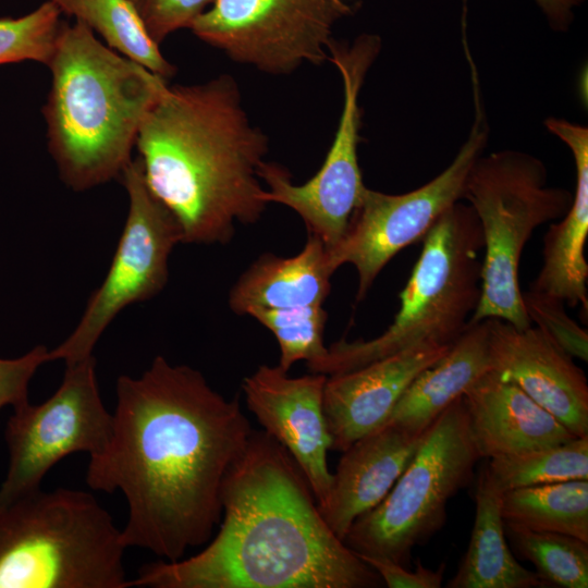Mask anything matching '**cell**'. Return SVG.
I'll use <instances>...</instances> for the list:
<instances>
[{"label": "cell", "instance_id": "5", "mask_svg": "<svg viewBox=\"0 0 588 588\" xmlns=\"http://www.w3.org/2000/svg\"><path fill=\"white\" fill-rule=\"evenodd\" d=\"M125 550L86 491L39 488L0 506V588H128Z\"/></svg>", "mask_w": 588, "mask_h": 588}, {"label": "cell", "instance_id": "11", "mask_svg": "<svg viewBox=\"0 0 588 588\" xmlns=\"http://www.w3.org/2000/svg\"><path fill=\"white\" fill-rule=\"evenodd\" d=\"M475 103L476 119L469 136L446 169L405 194H385L366 187L343 237L326 248L333 272L345 264L355 267L358 302L365 298L387 264L402 249L424 238L436 221L463 197L468 172L488 138L477 89Z\"/></svg>", "mask_w": 588, "mask_h": 588}, {"label": "cell", "instance_id": "9", "mask_svg": "<svg viewBox=\"0 0 588 588\" xmlns=\"http://www.w3.org/2000/svg\"><path fill=\"white\" fill-rule=\"evenodd\" d=\"M128 211L112 261L91 293L71 334L48 352V362L75 363L93 355L100 336L127 306L159 294L169 278V257L182 243L181 228L150 191L138 157L122 172Z\"/></svg>", "mask_w": 588, "mask_h": 588}, {"label": "cell", "instance_id": "15", "mask_svg": "<svg viewBox=\"0 0 588 588\" xmlns=\"http://www.w3.org/2000/svg\"><path fill=\"white\" fill-rule=\"evenodd\" d=\"M492 370L519 387L573 436L588 434V382L573 356L538 327L489 318Z\"/></svg>", "mask_w": 588, "mask_h": 588}, {"label": "cell", "instance_id": "4", "mask_svg": "<svg viewBox=\"0 0 588 588\" xmlns=\"http://www.w3.org/2000/svg\"><path fill=\"white\" fill-rule=\"evenodd\" d=\"M47 66L52 79L42 112L60 177L77 192L120 179L167 79L78 21L62 24Z\"/></svg>", "mask_w": 588, "mask_h": 588}, {"label": "cell", "instance_id": "3", "mask_svg": "<svg viewBox=\"0 0 588 588\" xmlns=\"http://www.w3.org/2000/svg\"><path fill=\"white\" fill-rule=\"evenodd\" d=\"M150 191L170 210L182 243L226 244L268 203L259 170L268 137L248 119L234 79L167 86L136 139Z\"/></svg>", "mask_w": 588, "mask_h": 588}, {"label": "cell", "instance_id": "22", "mask_svg": "<svg viewBox=\"0 0 588 588\" xmlns=\"http://www.w3.org/2000/svg\"><path fill=\"white\" fill-rule=\"evenodd\" d=\"M502 491L493 481L487 463L475 489V520L467 550L449 588H542L547 584L536 572L522 566L504 532Z\"/></svg>", "mask_w": 588, "mask_h": 588}, {"label": "cell", "instance_id": "17", "mask_svg": "<svg viewBox=\"0 0 588 588\" xmlns=\"http://www.w3.org/2000/svg\"><path fill=\"white\" fill-rule=\"evenodd\" d=\"M426 432L416 434L387 421L342 452L327 500L319 507L327 525L341 540L358 517L387 497Z\"/></svg>", "mask_w": 588, "mask_h": 588}, {"label": "cell", "instance_id": "19", "mask_svg": "<svg viewBox=\"0 0 588 588\" xmlns=\"http://www.w3.org/2000/svg\"><path fill=\"white\" fill-rule=\"evenodd\" d=\"M548 130L572 151L576 167V191L563 218L543 237L542 266L531 291L562 301L569 307L588 308V264L585 244L588 236V128L549 118Z\"/></svg>", "mask_w": 588, "mask_h": 588}, {"label": "cell", "instance_id": "7", "mask_svg": "<svg viewBox=\"0 0 588 588\" xmlns=\"http://www.w3.org/2000/svg\"><path fill=\"white\" fill-rule=\"evenodd\" d=\"M462 198L483 238L481 294L469 322L498 318L517 329L530 327L518 282L522 254L536 229L564 217L572 194L547 185L538 158L506 150L476 159Z\"/></svg>", "mask_w": 588, "mask_h": 588}, {"label": "cell", "instance_id": "2", "mask_svg": "<svg viewBox=\"0 0 588 588\" xmlns=\"http://www.w3.org/2000/svg\"><path fill=\"white\" fill-rule=\"evenodd\" d=\"M223 520L197 554L143 565L132 587L376 588L379 574L323 519L295 461L265 431H252L228 470Z\"/></svg>", "mask_w": 588, "mask_h": 588}, {"label": "cell", "instance_id": "21", "mask_svg": "<svg viewBox=\"0 0 588 588\" xmlns=\"http://www.w3.org/2000/svg\"><path fill=\"white\" fill-rule=\"evenodd\" d=\"M488 338L487 319L469 322L449 351L413 380L387 421L424 434L475 380L492 369Z\"/></svg>", "mask_w": 588, "mask_h": 588}, {"label": "cell", "instance_id": "20", "mask_svg": "<svg viewBox=\"0 0 588 588\" xmlns=\"http://www.w3.org/2000/svg\"><path fill=\"white\" fill-rule=\"evenodd\" d=\"M330 269L324 244L308 234L303 249L292 257L264 254L237 279L229 305L237 315L257 309L322 305L330 294Z\"/></svg>", "mask_w": 588, "mask_h": 588}, {"label": "cell", "instance_id": "1", "mask_svg": "<svg viewBox=\"0 0 588 588\" xmlns=\"http://www.w3.org/2000/svg\"><path fill=\"white\" fill-rule=\"evenodd\" d=\"M115 396L110 439L89 456L86 483L122 492L126 549L177 561L210 540L222 515L225 475L253 429L237 399H225L198 370L163 356L139 377L120 376Z\"/></svg>", "mask_w": 588, "mask_h": 588}, {"label": "cell", "instance_id": "23", "mask_svg": "<svg viewBox=\"0 0 588 588\" xmlns=\"http://www.w3.org/2000/svg\"><path fill=\"white\" fill-rule=\"evenodd\" d=\"M504 522L560 532L588 542V480L515 488L502 492Z\"/></svg>", "mask_w": 588, "mask_h": 588}, {"label": "cell", "instance_id": "26", "mask_svg": "<svg viewBox=\"0 0 588 588\" xmlns=\"http://www.w3.org/2000/svg\"><path fill=\"white\" fill-rule=\"evenodd\" d=\"M504 532L515 553L535 566L536 574L547 586L588 587L587 541L507 522H504Z\"/></svg>", "mask_w": 588, "mask_h": 588}, {"label": "cell", "instance_id": "6", "mask_svg": "<svg viewBox=\"0 0 588 588\" xmlns=\"http://www.w3.org/2000/svg\"><path fill=\"white\" fill-rule=\"evenodd\" d=\"M422 240L388 329L370 340L333 343L321 358L307 365L310 372H347L421 343L451 345L462 334L481 294L479 221L469 205L457 201Z\"/></svg>", "mask_w": 588, "mask_h": 588}, {"label": "cell", "instance_id": "27", "mask_svg": "<svg viewBox=\"0 0 588 588\" xmlns=\"http://www.w3.org/2000/svg\"><path fill=\"white\" fill-rule=\"evenodd\" d=\"M249 316L273 333L280 346L279 366L286 371L298 360L310 364L327 353L323 332L328 315L322 305L257 309Z\"/></svg>", "mask_w": 588, "mask_h": 588}, {"label": "cell", "instance_id": "16", "mask_svg": "<svg viewBox=\"0 0 588 588\" xmlns=\"http://www.w3.org/2000/svg\"><path fill=\"white\" fill-rule=\"evenodd\" d=\"M451 345L421 343L357 369L327 376L323 413L331 450L343 452L382 426L413 380Z\"/></svg>", "mask_w": 588, "mask_h": 588}, {"label": "cell", "instance_id": "13", "mask_svg": "<svg viewBox=\"0 0 588 588\" xmlns=\"http://www.w3.org/2000/svg\"><path fill=\"white\" fill-rule=\"evenodd\" d=\"M113 416L100 396L94 355L65 364L54 393L38 405L13 408L5 425L9 467L0 486V506L40 488L45 475L75 453L100 452L112 431Z\"/></svg>", "mask_w": 588, "mask_h": 588}, {"label": "cell", "instance_id": "12", "mask_svg": "<svg viewBox=\"0 0 588 588\" xmlns=\"http://www.w3.org/2000/svg\"><path fill=\"white\" fill-rule=\"evenodd\" d=\"M353 0H215L191 25L232 60L269 74L329 60L332 29Z\"/></svg>", "mask_w": 588, "mask_h": 588}, {"label": "cell", "instance_id": "14", "mask_svg": "<svg viewBox=\"0 0 588 588\" xmlns=\"http://www.w3.org/2000/svg\"><path fill=\"white\" fill-rule=\"evenodd\" d=\"M326 380L323 373L292 378L279 365H261L242 383L248 409L295 461L318 507L332 482L327 464L332 442L323 413Z\"/></svg>", "mask_w": 588, "mask_h": 588}, {"label": "cell", "instance_id": "28", "mask_svg": "<svg viewBox=\"0 0 588 588\" xmlns=\"http://www.w3.org/2000/svg\"><path fill=\"white\" fill-rule=\"evenodd\" d=\"M61 14L47 0L23 16L0 19V65L25 60L48 65L63 24Z\"/></svg>", "mask_w": 588, "mask_h": 588}, {"label": "cell", "instance_id": "18", "mask_svg": "<svg viewBox=\"0 0 588 588\" xmlns=\"http://www.w3.org/2000/svg\"><path fill=\"white\" fill-rule=\"evenodd\" d=\"M463 399L480 458L522 454L575 438L551 413L492 369L475 380Z\"/></svg>", "mask_w": 588, "mask_h": 588}, {"label": "cell", "instance_id": "30", "mask_svg": "<svg viewBox=\"0 0 588 588\" xmlns=\"http://www.w3.org/2000/svg\"><path fill=\"white\" fill-rule=\"evenodd\" d=\"M130 1L138 12L150 37L160 45L171 33L181 28H189L193 22L215 0Z\"/></svg>", "mask_w": 588, "mask_h": 588}, {"label": "cell", "instance_id": "32", "mask_svg": "<svg viewBox=\"0 0 588 588\" xmlns=\"http://www.w3.org/2000/svg\"><path fill=\"white\" fill-rule=\"evenodd\" d=\"M358 555V554H357ZM372 567L389 588H439L442 586L445 563L434 571L426 568L419 559L416 568L409 571L399 563L378 556L358 555Z\"/></svg>", "mask_w": 588, "mask_h": 588}, {"label": "cell", "instance_id": "33", "mask_svg": "<svg viewBox=\"0 0 588 588\" xmlns=\"http://www.w3.org/2000/svg\"><path fill=\"white\" fill-rule=\"evenodd\" d=\"M584 0H536L550 24L558 30H564L573 20L574 9Z\"/></svg>", "mask_w": 588, "mask_h": 588}, {"label": "cell", "instance_id": "29", "mask_svg": "<svg viewBox=\"0 0 588 588\" xmlns=\"http://www.w3.org/2000/svg\"><path fill=\"white\" fill-rule=\"evenodd\" d=\"M530 322L544 331L571 356L588 359V334L565 311V304L556 298L534 292H522Z\"/></svg>", "mask_w": 588, "mask_h": 588}, {"label": "cell", "instance_id": "25", "mask_svg": "<svg viewBox=\"0 0 588 588\" xmlns=\"http://www.w3.org/2000/svg\"><path fill=\"white\" fill-rule=\"evenodd\" d=\"M489 473L506 490L569 480H588V434L535 451L489 458Z\"/></svg>", "mask_w": 588, "mask_h": 588}, {"label": "cell", "instance_id": "10", "mask_svg": "<svg viewBox=\"0 0 588 588\" xmlns=\"http://www.w3.org/2000/svg\"><path fill=\"white\" fill-rule=\"evenodd\" d=\"M380 47V38L370 34L360 35L351 45L333 39L329 46L328 61L342 78L343 108L334 139L319 171L297 185L292 183L289 171L278 163L264 161L259 170L260 180L267 186V203L294 210L308 233L317 236L327 249L343 237L366 189L358 163V99Z\"/></svg>", "mask_w": 588, "mask_h": 588}, {"label": "cell", "instance_id": "8", "mask_svg": "<svg viewBox=\"0 0 588 588\" xmlns=\"http://www.w3.org/2000/svg\"><path fill=\"white\" fill-rule=\"evenodd\" d=\"M479 460L462 395L427 430L387 497L352 524L344 543L358 555L407 566L414 548L443 527L448 502L471 481Z\"/></svg>", "mask_w": 588, "mask_h": 588}, {"label": "cell", "instance_id": "24", "mask_svg": "<svg viewBox=\"0 0 588 588\" xmlns=\"http://www.w3.org/2000/svg\"><path fill=\"white\" fill-rule=\"evenodd\" d=\"M50 1L61 13L98 33L111 49L166 79L174 74L175 68L162 56L130 0Z\"/></svg>", "mask_w": 588, "mask_h": 588}, {"label": "cell", "instance_id": "31", "mask_svg": "<svg viewBox=\"0 0 588 588\" xmlns=\"http://www.w3.org/2000/svg\"><path fill=\"white\" fill-rule=\"evenodd\" d=\"M49 350L37 345L15 358L0 357V409L28 401V387L38 368L48 362Z\"/></svg>", "mask_w": 588, "mask_h": 588}]
</instances>
